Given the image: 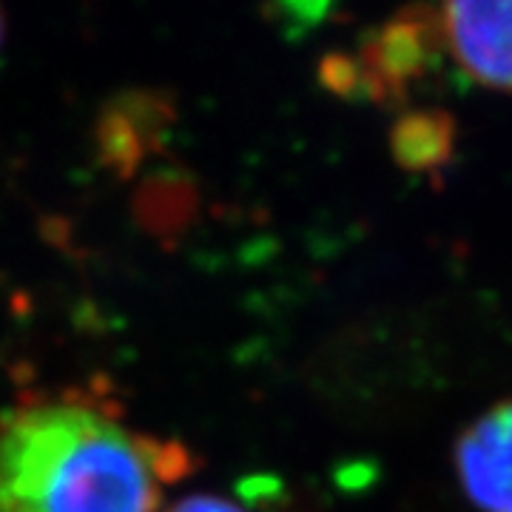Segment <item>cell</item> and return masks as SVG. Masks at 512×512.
Listing matches in <instances>:
<instances>
[{"label":"cell","instance_id":"6da1fadb","mask_svg":"<svg viewBox=\"0 0 512 512\" xmlns=\"http://www.w3.org/2000/svg\"><path fill=\"white\" fill-rule=\"evenodd\" d=\"M188 453L103 404L55 396L0 413V512H157Z\"/></svg>","mask_w":512,"mask_h":512},{"label":"cell","instance_id":"7a4b0ae2","mask_svg":"<svg viewBox=\"0 0 512 512\" xmlns=\"http://www.w3.org/2000/svg\"><path fill=\"white\" fill-rule=\"evenodd\" d=\"M444 57L436 6H407L365 37L356 57H330L325 80L333 92L362 94L382 106L404 103Z\"/></svg>","mask_w":512,"mask_h":512},{"label":"cell","instance_id":"3957f363","mask_svg":"<svg viewBox=\"0 0 512 512\" xmlns=\"http://www.w3.org/2000/svg\"><path fill=\"white\" fill-rule=\"evenodd\" d=\"M441 49L470 83L512 92V3L458 0L436 6Z\"/></svg>","mask_w":512,"mask_h":512},{"label":"cell","instance_id":"277c9868","mask_svg":"<svg viewBox=\"0 0 512 512\" xmlns=\"http://www.w3.org/2000/svg\"><path fill=\"white\" fill-rule=\"evenodd\" d=\"M467 501L481 512H512V399L473 419L453 447Z\"/></svg>","mask_w":512,"mask_h":512},{"label":"cell","instance_id":"5b68a950","mask_svg":"<svg viewBox=\"0 0 512 512\" xmlns=\"http://www.w3.org/2000/svg\"><path fill=\"white\" fill-rule=\"evenodd\" d=\"M390 143L402 168L430 174L450 160L456 128L444 111H413L399 117Z\"/></svg>","mask_w":512,"mask_h":512},{"label":"cell","instance_id":"8992f818","mask_svg":"<svg viewBox=\"0 0 512 512\" xmlns=\"http://www.w3.org/2000/svg\"><path fill=\"white\" fill-rule=\"evenodd\" d=\"M168 512H248L242 504L231 501V498H222V495L211 493H197L185 495L180 498Z\"/></svg>","mask_w":512,"mask_h":512},{"label":"cell","instance_id":"52a82bcc","mask_svg":"<svg viewBox=\"0 0 512 512\" xmlns=\"http://www.w3.org/2000/svg\"><path fill=\"white\" fill-rule=\"evenodd\" d=\"M3 32H6V18H3V12H0V43H3Z\"/></svg>","mask_w":512,"mask_h":512}]
</instances>
